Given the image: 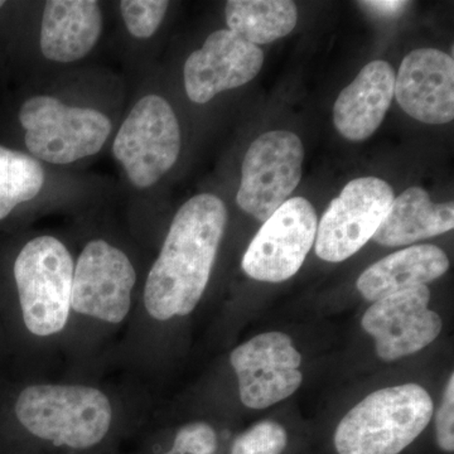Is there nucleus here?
<instances>
[{
	"label": "nucleus",
	"mask_w": 454,
	"mask_h": 454,
	"mask_svg": "<svg viewBox=\"0 0 454 454\" xmlns=\"http://www.w3.org/2000/svg\"><path fill=\"white\" fill-rule=\"evenodd\" d=\"M227 225L220 197L188 200L170 223L162 250L146 278L145 304L152 318L190 315L201 301Z\"/></svg>",
	"instance_id": "1"
},
{
	"label": "nucleus",
	"mask_w": 454,
	"mask_h": 454,
	"mask_svg": "<svg viewBox=\"0 0 454 454\" xmlns=\"http://www.w3.org/2000/svg\"><path fill=\"white\" fill-rule=\"evenodd\" d=\"M434 405L418 384L373 391L342 418L334 447L339 454H400L432 420Z\"/></svg>",
	"instance_id": "2"
},
{
	"label": "nucleus",
	"mask_w": 454,
	"mask_h": 454,
	"mask_svg": "<svg viewBox=\"0 0 454 454\" xmlns=\"http://www.w3.org/2000/svg\"><path fill=\"white\" fill-rule=\"evenodd\" d=\"M14 413L35 437L74 450L97 446L113 420L106 394L82 385H32L20 391Z\"/></svg>",
	"instance_id": "3"
},
{
	"label": "nucleus",
	"mask_w": 454,
	"mask_h": 454,
	"mask_svg": "<svg viewBox=\"0 0 454 454\" xmlns=\"http://www.w3.org/2000/svg\"><path fill=\"white\" fill-rule=\"evenodd\" d=\"M20 310L27 330L46 337L61 333L68 321L73 293V256L59 239L38 236L14 262Z\"/></svg>",
	"instance_id": "4"
},
{
	"label": "nucleus",
	"mask_w": 454,
	"mask_h": 454,
	"mask_svg": "<svg viewBox=\"0 0 454 454\" xmlns=\"http://www.w3.org/2000/svg\"><path fill=\"white\" fill-rule=\"evenodd\" d=\"M20 121L29 153L51 164H71L98 154L113 129L106 114L66 106L49 95L26 100L20 106Z\"/></svg>",
	"instance_id": "5"
},
{
	"label": "nucleus",
	"mask_w": 454,
	"mask_h": 454,
	"mask_svg": "<svg viewBox=\"0 0 454 454\" xmlns=\"http://www.w3.org/2000/svg\"><path fill=\"white\" fill-rule=\"evenodd\" d=\"M181 128L168 101L146 95L133 106L116 133L113 154L137 188L154 186L177 162Z\"/></svg>",
	"instance_id": "6"
},
{
	"label": "nucleus",
	"mask_w": 454,
	"mask_h": 454,
	"mask_svg": "<svg viewBox=\"0 0 454 454\" xmlns=\"http://www.w3.org/2000/svg\"><path fill=\"white\" fill-rule=\"evenodd\" d=\"M304 146L297 134L273 130L254 140L245 154L236 203L265 223L300 184Z\"/></svg>",
	"instance_id": "7"
},
{
	"label": "nucleus",
	"mask_w": 454,
	"mask_h": 454,
	"mask_svg": "<svg viewBox=\"0 0 454 454\" xmlns=\"http://www.w3.org/2000/svg\"><path fill=\"white\" fill-rule=\"evenodd\" d=\"M394 199L393 188L384 179H352L331 201L317 226V256L330 262L351 258L372 240Z\"/></svg>",
	"instance_id": "8"
},
{
	"label": "nucleus",
	"mask_w": 454,
	"mask_h": 454,
	"mask_svg": "<svg viewBox=\"0 0 454 454\" xmlns=\"http://www.w3.org/2000/svg\"><path fill=\"white\" fill-rule=\"evenodd\" d=\"M318 219L303 197H293L260 227L245 253L243 270L259 282L282 283L300 271L316 240Z\"/></svg>",
	"instance_id": "9"
},
{
	"label": "nucleus",
	"mask_w": 454,
	"mask_h": 454,
	"mask_svg": "<svg viewBox=\"0 0 454 454\" xmlns=\"http://www.w3.org/2000/svg\"><path fill=\"white\" fill-rule=\"evenodd\" d=\"M137 282L129 258L106 240L90 241L74 268L71 309L107 324H121Z\"/></svg>",
	"instance_id": "10"
},
{
	"label": "nucleus",
	"mask_w": 454,
	"mask_h": 454,
	"mask_svg": "<svg viewBox=\"0 0 454 454\" xmlns=\"http://www.w3.org/2000/svg\"><path fill=\"white\" fill-rule=\"evenodd\" d=\"M241 402L250 409L269 408L300 389L301 356L282 333L258 334L230 355Z\"/></svg>",
	"instance_id": "11"
},
{
	"label": "nucleus",
	"mask_w": 454,
	"mask_h": 454,
	"mask_svg": "<svg viewBox=\"0 0 454 454\" xmlns=\"http://www.w3.org/2000/svg\"><path fill=\"white\" fill-rule=\"evenodd\" d=\"M427 286H413L373 301L361 325L375 339L376 354L395 361L422 351L441 333V316L429 309Z\"/></svg>",
	"instance_id": "12"
},
{
	"label": "nucleus",
	"mask_w": 454,
	"mask_h": 454,
	"mask_svg": "<svg viewBox=\"0 0 454 454\" xmlns=\"http://www.w3.org/2000/svg\"><path fill=\"white\" fill-rule=\"evenodd\" d=\"M264 52L230 29L211 33L201 49L191 53L184 68L187 97L206 104L220 92L240 88L258 76Z\"/></svg>",
	"instance_id": "13"
},
{
	"label": "nucleus",
	"mask_w": 454,
	"mask_h": 454,
	"mask_svg": "<svg viewBox=\"0 0 454 454\" xmlns=\"http://www.w3.org/2000/svg\"><path fill=\"white\" fill-rule=\"evenodd\" d=\"M394 97L415 121L432 125L452 121L453 57L435 49L411 51L400 65Z\"/></svg>",
	"instance_id": "14"
},
{
	"label": "nucleus",
	"mask_w": 454,
	"mask_h": 454,
	"mask_svg": "<svg viewBox=\"0 0 454 454\" xmlns=\"http://www.w3.org/2000/svg\"><path fill=\"white\" fill-rule=\"evenodd\" d=\"M395 71L376 59L340 91L333 106V122L343 138L363 142L380 127L395 91Z\"/></svg>",
	"instance_id": "15"
},
{
	"label": "nucleus",
	"mask_w": 454,
	"mask_h": 454,
	"mask_svg": "<svg viewBox=\"0 0 454 454\" xmlns=\"http://www.w3.org/2000/svg\"><path fill=\"white\" fill-rule=\"evenodd\" d=\"M103 32V13L95 0H49L41 26V51L47 59L71 64L88 56Z\"/></svg>",
	"instance_id": "16"
},
{
	"label": "nucleus",
	"mask_w": 454,
	"mask_h": 454,
	"mask_svg": "<svg viewBox=\"0 0 454 454\" xmlns=\"http://www.w3.org/2000/svg\"><path fill=\"white\" fill-rule=\"evenodd\" d=\"M450 269L447 254L435 245H415L385 256L366 269L357 279L360 294L376 301L393 293L427 286Z\"/></svg>",
	"instance_id": "17"
},
{
	"label": "nucleus",
	"mask_w": 454,
	"mask_h": 454,
	"mask_svg": "<svg viewBox=\"0 0 454 454\" xmlns=\"http://www.w3.org/2000/svg\"><path fill=\"white\" fill-rule=\"evenodd\" d=\"M453 227V202H432L426 190L411 187L391 202L372 240L382 247H404L446 234Z\"/></svg>",
	"instance_id": "18"
},
{
	"label": "nucleus",
	"mask_w": 454,
	"mask_h": 454,
	"mask_svg": "<svg viewBox=\"0 0 454 454\" xmlns=\"http://www.w3.org/2000/svg\"><path fill=\"white\" fill-rule=\"evenodd\" d=\"M225 17L227 29L259 46L288 35L297 26L298 9L291 0H230Z\"/></svg>",
	"instance_id": "19"
},
{
	"label": "nucleus",
	"mask_w": 454,
	"mask_h": 454,
	"mask_svg": "<svg viewBox=\"0 0 454 454\" xmlns=\"http://www.w3.org/2000/svg\"><path fill=\"white\" fill-rule=\"evenodd\" d=\"M43 167L32 155L0 145V220L43 188Z\"/></svg>",
	"instance_id": "20"
},
{
	"label": "nucleus",
	"mask_w": 454,
	"mask_h": 454,
	"mask_svg": "<svg viewBox=\"0 0 454 454\" xmlns=\"http://www.w3.org/2000/svg\"><path fill=\"white\" fill-rule=\"evenodd\" d=\"M169 2L166 0H122L121 12L128 31L139 40L151 38L162 25Z\"/></svg>",
	"instance_id": "21"
},
{
	"label": "nucleus",
	"mask_w": 454,
	"mask_h": 454,
	"mask_svg": "<svg viewBox=\"0 0 454 454\" xmlns=\"http://www.w3.org/2000/svg\"><path fill=\"white\" fill-rule=\"evenodd\" d=\"M288 444L286 430L279 423L264 420L241 433L230 454H282Z\"/></svg>",
	"instance_id": "22"
},
{
	"label": "nucleus",
	"mask_w": 454,
	"mask_h": 454,
	"mask_svg": "<svg viewBox=\"0 0 454 454\" xmlns=\"http://www.w3.org/2000/svg\"><path fill=\"white\" fill-rule=\"evenodd\" d=\"M217 435L207 423L196 422L182 427L173 446L166 454H215Z\"/></svg>",
	"instance_id": "23"
},
{
	"label": "nucleus",
	"mask_w": 454,
	"mask_h": 454,
	"mask_svg": "<svg viewBox=\"0 0 454 454\" xmlns=\"http://www.w3.org/2000/svg\"><path fill=\"white\" fill-rule=\"evenodd\" d=\"M435 438L438 447L443 452L453 453L454 450V376L450 373L443 400L435 414Z\"/></svg>",
	"instance_id": "24"
},
{
	"label": "nucleus",
	"mask_w": 454,
	"mask_h": 454,
	"mask_svg": "<svg viewBox=\"0 0 454 454\" xmlns=\"http://www.w3.org/2000/svg\"><path fill=\"white\" fill-rule=\"evenodd\" d=\"M411 3L402 2V0H369V2H360L358 5L365 9L367 13L385 20L400 17L403 12L409 7Z\"/></svg>",
	"instance_id": "25"
},
{
	"label": "nucleus",
	"mask_w": 454,
	"mask_h": 454,
	"mask_svg": "<svg viewBox=\"0 0 454 454\" xmlns=\"http://www.w3.org/2000/svg\"><path fill=\"white\" fill-rule=\"evenodd\" d=\"M4 4H5V3H4V2H2V0H0V8H2V7H3V5H4Z\"/></svg>",
	"instance_id": "26"
}]
</instances>
